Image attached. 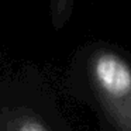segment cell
<instances>
[{"label":"cell","mask_w":131,"mask_h":131,"mask_svg":"<svg viewBox=\"0 0 131 131\" xmlns=\"http://www.w3.org/2000/svg\"><path fill=\"white\" fill-rule=\"evenodd\" d=\"M72 97L92 108L99 131H131V55L107 41H90L72 57Z\"/></svg>","instance_id":"1"},{"label":"cell","mask_w":131,"mask_h":131,"mask_svg":"<svg viewBox=\"0 0 131 131\" xmlns=\"http://www.w3.org/2000/svg\"><path fill=\"white\" fill-rule=\"evenodd\" d=\"M75 0H49V17L52 28L59 31L69 23L73 13Z\"/></svg>","instance_id":"3"},{"label":"cell","mask_w":131,"mask_h":131,"mask_svg":"<svg viewBox=\"0 0 131 131\" xmlns=\"http://www.w3.org/2000/svg\"><path fill=\"white\" fill-rule=\"evenodd\" d=\"M0 131H73L34 69L0 76Z\"/></svg>","instance_id":"2"}]
</instances>
